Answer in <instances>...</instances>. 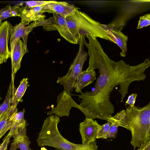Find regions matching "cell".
I'll use <instances>...</instances> for the list:
<instances>
[{
    "label": "cell",
    "mask_w": 150,
    "mask_h": 150,
    "mask_svg": "<svg viewBox=\"0 0 150 150\" xmlns=\"http://www.w3.org/2000/svg\"><path fill=\"white\" fill-rule=\"evenodd\" d=\"M115 36L116 44L120 48L121 52L120 53L121 57H125L127 51V42L128 37L125 35L120 29H111L109 30Z\"/></svg>",
    "instance_id": "ac0fdd59"
},
{
    "label": "cell",
    "mask_w": 150,
    "mask_h": 150,
    "mask_svg": "<svg viewBox=\"0 0 150 150\" xmlns=\"http://www.w3.org/2000/svg\"><path fill=\"white\" fill-rule=\"evenodd\" d=\"M142 148H143V146H142V145L140 146V148H139V149H138L137 150H142Z\"/></svg>",
    "instance_id": "4dcf8cb0"
},
{
    "label": "cell",
    "mask_w": 150,
    "mask_h": 150,
    "mask_svg": "<svg viewBox=\"0 0 150 150\" xmlns=\"http://www.w3.org/2000/svg\"><path fill=\"white\" fill-rule=\"evenodd\" d=\"M17 147L13 142L11 144V147L10 150H16Z\"/></svg>",
    "instance_id": "f1b7e54d"
},
{
    "label": "cell",
    "mask_w": 150,
    "mask_h": 150,
    "mask_svg": "<svg viewBox=\"0 0 150 150\" xmlns=\"http://www.w3.org/2000/svg\"><path fill=\"white\" fill-rule=\"evenodd\" d=\"M24 109L21 111L13 113L9 118L5 126L8 134L13 136L18 132L20 129L26 127L27 125L26 121L24 119Z\"/></svg>",
    "instance_id": "7c38bea8"
},
{
    "label": "cell",
    "mask_w": 150,
    "mask_h": 150,
    "mask_svg": "<svg viewBox=\"0 0 150 150\" xmlns=\"http://www.w3.org/2000/svg\"><path fill=\"white\" fill-rule=\"evenodd\" d=\"M60 121L59 117L55 115L48 117L44 120L36 140L38 146H50L57 150H98L96 142L89 144H78L64 138L58 128Z\"/></svg>",
    "instance_id": "3957f363"
},
{
    "label": "cell",
    "mask_w": 150,
    "mask_h": 150,
    "mask_svg": "<svg viewBox=\"0 0 150 150\" xmlns=\"http://www.w3.org/2000/svg\"><path fill=\"white\" fill-rule=\"evenodd\" d=\"M13 27L12 24L7 21L2 22L0 25V58L1 64L6 62L8 59L11 57L8 45Z\"/></svg>",
    "instance_id": "52a82bcc"
},
{
    "label": "cell",
    "mask_w": 150,
    "mask_h": 150,
    "mask_svg": "<svg viewBox=\"0 0 150 150\" xmlns=\"http://www.w3.org/2000/svg\"><path fill=\"white\" fill-rule=\"evenodd\" d=\"M96 75L94 70L82 71L77 77L74 85L75 91L77 93L81 92L82 89L96 79Z\"/></svg>",
    "instance_id": "5bb4252c"
},
{
    "label": "cell",
    "mask_w": 150,
    "mask_h": 150,
    "mask_svg": "<svg viewBox=\"0 0 150 150\" xmlns=\"http://www.w3.org/2000/svg\"><path fill=\"white\" fill-rule=\"evenodd\" d=\"M80 8L74 5L65 2H58L45 5L43 6L42 11L44 13H56L66 18L73 14L77 10Z\"/></svg>",
    "instance_id": "9c48e42d"
},
{
    "label": "cell",
    "mask_w": 150,
    "mask_h": 150,
    "mask_svg": "<svg viewBox=\"0 0 150 150\" xmlns=\"http://www.w3.org/2000/svg\"><path fill=\"white\" fill-rule=\"evenodd\" d=\"M1 59L0 58V65H1Z\"/></svg>",
    "instance_id": "1f68e13d"
},
{
    "label": "cell",
    "mask_w": 150,
    "mask_h": 150,
    "mask_svg": "<svg viewBox=\"0 0 150 150\" xmlns=\"http://www.w3.org/2000/svg\"><path fill=\"white\" fill-rule=\"evenodd\" d=\"M23 3H21L12 7L9 5L0 9V23L2 20L10 17H20L23 10Z\"/></svg>",
    "instance_id": "d6986e66"
},
{
    "label": "cell",
    "mask_w": 150,
    "mask_h": 150,
    "mask_svg": "<svg viewBox=\"0 0 150 150\" xmlns=\"http://www.w3.org/2000/svg\"><path fill=\"white\" fill-rule=\"evenodd\" d=\"M44 6L29 8L23 6L20 17L21 23L25 25H29L33 21L37 22L45 20L46 16L42 11Z\"/></svg>",
    "instance_id": "8fae6325"
},
{
    "label": "cell",
    "mask_w": 150,
    "mask_h": 150,
    "mask_svg": "<svg viewBox=\"0 0 150 150\" xmlns=\"http://www.w3.org/2000/svg\"><path fill=\"white\" fill-rule=\"evenodd\" d=\"M66 19L69 29L76 36L91 35L116 44L115 36L109 30L84 12L77 10Z\"/></svg>",
    "instance_id": "277c9868"
},
{
    "label": "cell",
    "mask_w": 150,
    "mask_h": 150,
    "mask_svg": "<svg viewBox=\"0 0 150 150\" xmlns=\"http://www.w3.org/2000/svg\"><path fill=\"white\" fill-rule=\"evenodd\" d=\"M12 137L7 134L3 139V142L0 145V150H7V146L10 142V139Z\"/></svg>",
    "instance_id": "484cf974"
},
{
    "label": "cell",
    "mask_w": 150,
    "mask_h": 150,
    "mask_svg": "<svg viewBox=\"0 0 150 150\" xmlns=\"http://www.w3.org/2000/svg\"><path fill=\"white\" fill-rule=\"evenodd\" d=\"M100 125L97 121L86 118L79 124V130L81 135L82 144H89L95 142L97 130Z\"/></svg>",
    "instance_id": "ba28073f"
},
{
    "label": "cell",
    "mask_w": 150,
    "mask_h": 150,
    "mask_svg": "<svg viewBox=\"0 0 150 150\" xmlns=\"http://www.w3.org/2000/svg\"><path fill=\"white\" fill-rule=\"evenodd\" d=\"M150 24V14L147 13L139 17L137 29H140L148 26Z\"/></svg>",
    "instance_id": "603a6c76"
},
{
    "label": "cell",
    "mask_w": 150,
    "mask_h": 150,
    "mask_svg": "<svg viewBox=\"0 0 150 150\" xmlns=\"http://www.w3.org/2000/svg\"><path fill=\"white\" fill-rule=\"evenodd\" d=\"M137 96V94L136 93H133L129 96L125 105H129L130 107H132L134 105Z\"/></svg>",
    "instance_id": "4316f807"
},
{
    "label": "cell",
    "mask_w": 150,
    "mask_h": 150,
    "mask_svg": "<svg viewBox=\"0 0 150 150\" xmlns=\"http://www.w3.org/2000/svg\"><path fill=\"white\" fill-rule=\"evenodd\" d=\"M14 79H12L9 87L7 93L3 103L0 105V115L4 112L6 111L11 106V96L14 85Z\"/></svg>",
    "instance_id": "ffe728a7"
},
{
    "label": "cell",
    "mask_w": 150,
    "mask_h": 150,
    "mask_svg": "<svg viewBox=\"0 0 150 150\" xmlns=\"http://www.w3.org/2000/svg\"><path fill=\"white\" fill-rule=\"evenodd\" d=\"M40 150H47L45 147H42L41 148Z\"/></svg>",
    "instance_id": "f546056e"
},
{
    "label": "cell",
    "mask_w": 150,
    "mask_h": 150,
    "mask_svg": "<svg viewBox=\"0 0 150 150\" xmlns=\"http://www.w3.org/2000/svg\"><path fill=\"white\" fill-rule=\"evenodd\" d=\"M71 95L68 93L64 90L57 97V105L51 110L47 112V115L53 114L58 117L64 116L69 117L70 110L72 107L76 108L79 109L84 114L86 118L93 119L95 117L91 113L80 106L76 103L71 97Z\"/></svg>",
    "instance_id": "8992f818"
},
{
    "label": "cell",
    "mask_w": 150,
    "mask_h": 150,
    "mask_svg": "<svg viewBox=\"0 0 150 150\" xmlns=\"http://www.w3.org/2000/svg\"><path fill=\"white\" fill-rule=\"evenodd\" d=\"M20 84L15 91L14 96L18 102H22V98L27 88L29 86L28 84V79L24 78L20 82Z\"/></svg>",
    "instance_id": "44dd1931"
},
{
    "label": "cell",
    "mask_w": 150,
    "mask_h": 150,
    "mask_svg": "<svg viewBox=\"0 0 150 150\" xmlns=\"http://www.w3.org/2000/svg\"><path fill=\"white\" fill-rule=\"evenodd\" d=\"M107 121V122L106 123L103 125H100L98 127L97 130L96 139H106L107 138V135L110 126L114 122V119L113 121Z\"/></svg>",
    "instance_id": "7402d4cb"
},
{
    "label": "cell",
    "mask_w": 150,
    "mask_h": 150,
    "mask_svg": "<svg viewBox=\"0 0 150 150\" xmlns=\"http://www.w3.org/2000/svg\"><path fill=\"white\" fill-rule=\"evenodd\" d=\"M28 52V49L23 42L19 39L16 43L13 54L11 58L12 65V79H14L15 74L20 69L22 58L24 55Z\"/></svg>",
    "instance_id": "4fadbf2b"
},
{
    "label": "cell",
    "mask_w": 150,
    "mask_h": 150,
    "mask_svg": "<svg viewBox=\"0 0 150 150\" xmlns=\"http://www.w3.org/2000/svg\"><path fill=\"white\" fill-rule=\"evenodd\" d=\"M26 30L25 25L21 22L13 27L10 37V48L11 58L14 49L17 42L22 38L24 36Z\"/></svg>",
    "instance_id": "2e32d148"
},
{
    "label": "cell",
    "mask_w": 150,
    "mask_h": 150,
    "mask_svg": "<svg viewBox=\"0 0 150 150\" xmlns=\"http://www.w3.org/2000/svg\"><path fill=\"white\" fill-rule=\"evenodd\" d=\"M57 1H31L25 2L26 6L29 8L34 7L41 6L52 3H56Z\"/></svg>",
    "instance_id": "cb8c5ba5"
},
{
    "label": "cell",
    "mask_w": 150,
    "mask_h": 150,
    "mask_svg": "<svg viewBox=\"0 0 150 150\" xmlns=\"http://www.w3.org/2000/svg\"><path fill=\"white\" fill-rule=\"evenodd\" d=\"M114 119V122L112 124L110 128L109 132L107 135V137L115 138L116 134H117L118 128L119 126L117 121L114 117H113Z\"/></svg>",
    "instance_id": "d4e9b609"
},
{
    "label": "cell",
    "mask_w": 150,
    "mask_h": 150,
    "mask_svg": "<svg viewBox=\"0 0 150 150\" xmlns=\"http://www.w3.org/2000/svg\"><path fill=\"white\" fill-rule=\"evenodd\" d=\"M78 44L79 49L76 57L70 65L67 74L62 77H59L57 83L63 86L64 90L71 95L74 85L79 75L82 72L83 64L86 60L88 54L84 50V37L79 35Z\"/></svg>",
    "instance_id": "5b68a950"
},
{
    "label": "cell",
    "mask_w": 150,
    "mask_h": 150,
    "mask_svg": "<svg viewBox=\"0 0 150 150\" xmlns=\"http://www.w3.org/2000/svg\"><path fill=\"white\" fill-rule=\"evenodd\" d=\"M13 142L21 150H31L29 147L31 142L26 135V127L19 129L18 132L12 136Z\"/></svg>",
    "instance_id": "9a60e30c"
},
{
    "label": "cell",
    "mask_w": 150,
    "mask_h": 150,
    "mask_svg": "<svg viewBox=\"0 0 150 150\" xmlns=\"http://www.w3.org/2000/svg\"><path fill=\"white\" fill-rule=\"evenodd\" d=\"M85 37L89 42L87 43L84 39V44L89 56V66L86 71L97 69L100 75L93 90L81 91V94L78 95L82 99L79 105L96 118L112 121L111 115L114 113V108L110 96L113 88L120 85L118 91L121 95L120 103H122L131 83L145 79L144 72L150 66V61L146 58L142 63L132 66L122 60L115 62L105 52L96 37L88 35Z\"/></svg>",
    "instance_id": "6da1fadb"
},
{
    "label": "cell",
    "mask_w": 150,
    "mask_h": 150,
    "mask_svg": "<svg viewBox=\"0 0 150 150\" xmlns=\"http://www.w3.org/2000/svg\"><path fill=\"white\" fill-rule=\"evenodd\" d=\"M119 126L130 131L133 150L150 141V102L142 108L129 106L114 116Z\"/></svg>",
    "instance_id": "7a4b0ae2"
},
{
    "label": "cell",
    "mask_w": 150,
    "mask_h": 150,
    "mask_svg": "<svg viewBox=\"0 0 150 150\" xmlns=\"http://www.w3.org/2000/svg\"><path fill=\"white\" fill-rule=\"evenodd\" d=\"M18 103V102L16 100L14 96L12 95L11 98V105L0 115V139L2 137L1 135L2 132L9 118L13 113L17 112L18 109L17 105Z\"/></svg>",
    "instance_id": "e0dca14e"
},
{
    "label": "cell",
    "mask_w": 150,
    "mask_h": 150,
    "mask_svg": "<svg viewBox=\"0 0 150 150\" xmlns=\"http://www.w3.org/2000/svg\"><path fill=\"white\" fill-rule=\"evenodd\" d=\"M150 141L143 144L142 150H150Z\"/></svg>",
    "instance_id": "83f0119b"
},
{
    "label": "cell",
    "mask_w": 150,
    "mask_h": 150,
    "mask_svg": "<svg viewBox=\"0 0 150 150\" xmlns=\"http://www.w3.org/2000/svg\"><path fill=\"white\" fill-rule=\"evenodd\" d=\"M53 17L54 18L53 25L61 36L70 43L78 44L79 36L75 35L70 31L66 18L56 13H53Z\"/></svg>",
    "instance_id": "30bf717a"
}]
</instances>
